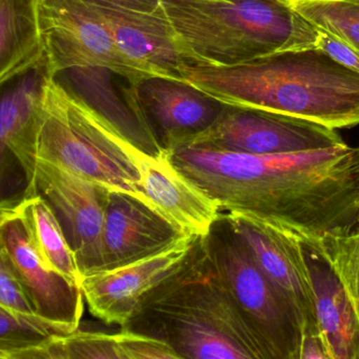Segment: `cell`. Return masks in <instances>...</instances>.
<instances>
[{"label": "cell", "mask_w": 359, "mask_h": 359, "mask_svg": "<svg viewBox=\"0 0 359 359\" xmlns=\"http://www.w3.org/2000/svg\"><path fill=\"white\" fill-rule=\"evenodd\" d=\"M316 29H318L316 46L322 48L339 65L359 74L358 51L335 34L320 27H316Z\"/></svg>", "instance_id": "obj_26"}, {"label": "cell", "mask_w": 359, "mask_h": 359, "mask_svg": "<svg viewBox=\"0 0 359 359\" xmlns=\"http://www.w3.org/2000/svg\"><path fill=\"white\" fill-rule=\"evenodd\" d=\"M43 65L39 0H0V90Z\"/></svg>", "instance_id": "obj_19"}, {"label": "cell", "mask_w": 359, "mask_h": 359, "mask_svg": "<svg viewBox=\"0 0 359 359\" xmlns=\"http://www.w3.org/2000/svg\"><path fill=\"white\" fill-rule=\"evenodd\" d=\"M43 70H35L0 90V212L11 210L27 189L16 141L39 98Z\"/></svg>", "instance_id": "obj_18"}, {"label": "cell", "mask_w": 359, "mask_h": 359, "mask_svg": "<svg viewBox=\"0 0 359 359\" xmlns=\"http://www.w3.org/2000/svg\"><path fill=\"white\" fill-rule=\"evenodd\" d=\"M344 145L346 143L337 129L320 122L226 105L212 126L180 148L269 155L316 151Z\"/></svg>", "instance_id": "obj_8"}, {"label": "cell", "mask_w": 359, "mask_h": 359, "mask_svg": "<svg viewBox=\"0 0 359 359\" xmlns=\"http://www.w3.org/2000/svg\"><path fill=\"white\" fill-rule=\"evenodd\" d=\"M291 4H301V2H322V1H334V0H289Z\"/></svg>", "instance_id": "obj_29"}, {"label": "cell", "mask_w": 359, "mask_h": 359, "mask_svg": "<svg viewBox=\"0 0 359 359\" xmlns=\"http://www.w3.org/2000/svg\"><path fill=\"white\" fill-rule=\"evenodd\" d=\"M166 155L221 213L299 237L359 231V145L269 155L178 148Z\"/></svg>", "instance_id": "obj_1"}, {"label": "cell", "mask_w": 359, "mask_h": 359, "mask_svg": "<svg viewBox=\"0 0 359 359\" xmlns=\"http://www.w3.org/2000/svg\"><path fill=\"white\" fill-rule=\"evenodd\" d=\"M0 359H6V355L0 352Z\"/></svg>", "instance_id": "obj_30"}, {"label": "cell", "mask_w": 359, "mask_h": 359, "mask_svg": "<svg viewBox=\"0 0 359 359\" xmlns=\"http://www.w3.org/2000/svg\"><path fill=\"white\" fill-rule=\"evenodd\" d=\"M185 235L140 198L126 192L109 191L102 270L115 269L157 254Z\"/></svg>", "instance_id": "obj_15"}, {"label": "cell", "mask_w": 359, "mask_h": 359, "mask_svg": "<svg viewBox=\"0 0 359 359\" xmlns=\"http://www.w3.org/2000/svg\"><path fill=\"white\" fill-rule=\"evenodd\" d=\"M179 73L225 105L286 114L332 129L359 124V74L316 46L236 65L185 63Z\"/></svg>", "instance_id": "obj_2"}, {"label": "cell", "mask_w": 359, "mask_h": 359, "mask_svg": "<svg viewBox=\"0 0 359 359\" xmlns=\"http://www.w3.org/2000/svg\"><path fill=\"white\" fill-rule=\"evenodd\" d=\"M316 240L345 288L359 320V231Z\"/></svg>", "instance_id": "obj_23"}, {"label": "cell", "mask_w": 359, "mask_h": 359, "mask_svg": "<svg viewBox=\"0 0 359 359\" xmlns=\"http://www.w3.org/2000/svg\"><path fill=\"white\" fill-rule=\"evenodd\" d=\"M141 191L154 209L184 234L208 235L221 215L219 204L170 162L166 154L141 152L137 159Z\"/></svg>", "instance_id": "obj_16"}, {"label": "cell", "mask_w": 359, "mask_h": 359, "mask_svg": "<svg viewBox=\"0 0 359 359\" xmlns=\"http://www.w3.org/2000/svg\"><path fill=\"white\" fill-rule=\"evenodd\" d=\"M196 238L185 235L147 259L82 276L80 288L90 313L105 324L126 326L141 301L181 267Z\"/></svg>", "instance_id": "obj_12"}, {"label": "cell", "mask_w": 359, "mask_h": 359, "mask_svg": "<svg viewBox=\"0 0 359 359\" xmlns=\"http://www.w3.org/2000/svg\"><path fill=\"white\" fill-rule=\"evenodd\" d=\"M126 330L168 344L180 358L266 359L211 259L196 238L181 267L139 305Z\"/></svg>", "instance_id": "obj_3"}, {"label": "cell", "mask_w": 359, "mask_h": 359, "mask_svg": "<svg viewBox=\"0 0 359 359\" xmlns=\"http://www.w3.org/2000/svg\"><path fill=\"white\" fill-rule=\"evenodd\" d=\"M11 210L22 221L27 236L42 261L80 287L82 274L75 253L48 200L36 191L29 192Z\"/></svg>", "instance_id": "obj_20"}, {"label": "cell", "mask_w": 359, "mask_h": 359, "mask_svg": "<svg viewBox=\"0 0 359 359\" xmlns=\"http://www.w3.org/2000/svg\"><path fill=\"white\" fill-rule=\"evenodd\" d=\"M39 21L46 77L75 69L104 70L130 84L147 77L122 55L88 0H39Z\"/></svg>", "instance_id": "obj_7"}, {"label": "cell", "mask_w": 359, "mask_h": 359, "mask_svg": "<svg viewBox=\"0 0 359 359\" xmlns=\"http://www.w3.org/2000/svg\"><path fill=\"white\" fill-rule=\"evenodd\" d=\"M221 215L294 310L303 326V335H322L316 318L311 280L299 236L246 215Z\"/></svg>", "instance_id": "obj_11"}, {"label": "cell", "mask_w": 359, "mask_h": 359, "mask_svg": "<svg viewBox=\"0 0 359 359\" xmlns=\"http://www.w3.org/2000/svg\"><path fill=\"white\" fill-rule=\"evenodd\" d=\"M292 6L312 25L335 34L359 53V0L301 2Z\"/></svg>", "instance_id": "obj_22"}, {"label": "cell", "mask_w": 359, "mask_h": 359, "mask_svg": "<svg viewBox=\"0 0 359 359\" xmlns=\"http://www.w3.org/2000/svg\"><path fill=\"white\" fill-rule=\"evenodd\" d=\"M25 150L111 191L151 206L141 191V151L94 105L56 78L44 76L41 92L23 129ZM153 207V206H151Z\"/></svg>", "instance_id": "obj_4"}, {"label": "cell", "mask_w": 359, "mask_h": 359, "mask_svg": "<svg viewBox=\"0 0 359 359\" xmlns=\"http://www.w3.org/2000/svg\"><path fill=\"white\" fill-rule=\"evenodd\" d=\"M189 63L236 65L316 46L318 29L289 0H160Z\"/></svg>", "instance_id": "obj_5"}, {"label": "cell", "mask_w": 359, "mask_h": 359, "mask_svg": "<svg viewBox=\"0 0 359 359\" xmlns=\"http://www.w3.org/2000/svg\"><path fill=\"white\" fill-rule=\"evenodd\" d=\"M211 259L266 359H299V316L222 215L205 236Z\"/></svg>", "instance_id": "obj_6"}, {"label": "cell", "mask_w": 359, "mask_h": 359, "mask_svg": "<svg viewBox=\"0 0 359 359\" xmlns=\"http://www.w3.org/2000/svg\"><path fill=\"white\" fill-rule=\"evenodd\" d=\"M0 309L8 312L19 320L37 325L54 333L36 315L29 296L25 293L16 274L11 268L10 263L6 261L1 249H0Z\"/></svg>", "instance_id": "obj_25"}, {"label": "cell", "mask_w": 359, "mask_h": 359, "mask_svg": "<svg viewBox=\"0 0 359 359\" xmlns=\"http://www.w3.org/2000/svg\"><path fill=\"white\" fill-rule=\"evenodd\" d=\"M111 6L128 10L139 11V12L155 13L160 10V0H98Z\"/></svg>", "instance_id": "obj_28"}, {"label": "cell", "mask_w": 359, "mask_h": 359, "mask_svg": "<svg viewBox=\"0 0 359 359\" xmlns=\"http://www.w3.org/2000/svg\"><path fill=\"white\" fill-rule=\"evenodd\" d=\"M299 359H330L322 335H303Z\"/></svg>", "instance_id": "obj_27"}, {"label": "cell", "mask_w": 359, "mask_h": 359, "mask_svg": "<svg viewBox=\"0 0 359 359\" xmlns=\"http://www.w3.org/2000/svg\"><path fill=\"white\" fill-rule=\"evenodd\" d=\"M0 249L38 318L55 334L77 330L84 312L81 288L42 261L13 210L0 212Z\"/></svg>", "instance_id": "obj_10"}, {"label": "cell", "mask_w": 359, "mask_h": 359, "mask_svg": "<svg viewBox=\"0 0 359 359\" xmlns=\"http://www.w3.org/2000/svg\"><path fill=\"white\" fill-rule=\"evenodd\" d=\"M313 289L320 334L330 359H359L355 309L316 238L299 237Z\"/></svg>", "instance_id": "obj_17"}, {"label": "cell", "mask_w": 359, "mask_h": 359, "mask_svg": "<svg viewBox=\"0 0 359 359\" xmlns=\"http://www.w3.org/2000/svg\"><path fill=\"white\" fill-rule=\"evenodd\" d=\"M54 333L15 318L0 309V352L6 359H18L25 350L41 344Z\"/></svg>", "instance_id": "obj_24"}, {"label": "cell", "mask_w": 359, "mask_h": 359, "mask_svg": "<svg viewBox=\"0 0 359 359\" xmlns=\"http://www.w3.org/2000/svg\"><path fill=\"white\" fill-rule=\"evenodd\" d=\"M43 196L58 217L82 276L103 268V234L111 190L36 158L33 181L25 193Z\"/></svg>", "instance_id": "obj_9"}, {"label": "cell", "mask_w": 359, "mask_h": 359, "mask_svg": "<svg viewBox=\"0 0 359 359\" xmlns=\"http://www.w3.org/2000/svg\"><path fill=\"white\" fill-rule=\"evenodd\" d=\"M88 1L107 25L122 55L143 75L182 80L180 69L189 63L161 8L147 13L98 0Z\"/></svg>", "instance_id": "obj_14"}, {"label": "cell", "mask_w": 359, "mask_h": 359, "mask_svg": "<svg viewBox=\"0 0 359 359\" xmlns=\"http://www.w3.org/2000/svg\"><path fill=\"white\" fill-rule=\"evenodd\" d=\"M130 94L164 152L182 147L204 132L226 105L184 80L158 76L130 84Z\"/></svg>", "instance_id": "obj_13"}, {"label": "cell", "mask_w": 359, "mask_h": 359, "mask_svg": "<svg viewBox=\"0 0 359 359\" xmlns=\"http://www.w3.org/2000/svg\"><path fill=\"white\" fill-rule=\"evenodd\" d=\"M18 359H128L124 331L117 334L82 331L52 334Z\"/></svg>", "instance_id": "obj_21"}]
</instances>
